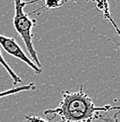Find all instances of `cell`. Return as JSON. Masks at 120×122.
I'll use <instances>...</instances> for the list:
<instances>
[{
  "label": "cell",
  "instance_id": "cell-6",
  "mask_svg": "<svg viewBox=\"0 0 120 122\" xmlns=\"http://www.w3.org/2000/svg\"><path fill=\"white\" fill-rule=\"evenodd\" d=\"M67 3V1H44L43 2V5L42 7H40L39 10H33L32 12L28 13V15L32 14V13H35V12H42L45 10H52V9H55V8H59L62 7L63 5H65Z\"/></svg>",
  "mask_w": 120,
  "mask_h": 122
},
{
  "label": "cell",
  "instance_id": "cell-1",
  "mask_svg": "<svg viewBox=\"0 0 120 122\" xmlns=\"http://www.w3.org/2000/svg\"><path fill=\"white\" fill-rule=\"evenodd\" d=\"M120 106H112L106 104L104 106H96L89 96L83 90L81 86L80 90L76 92H62V100L58 107L49 109L44 112L48 119H53L55 117L60 118V122H93L101 117L102 113L116 111Z\"/></svg>",
  "mask_w": 120,
  "mask_h": 122
},
{
  "label": "cell",
  "instance_id": "cell-5",
  "mask_svg": "<svg viewBox=\"0 0 120 122\" xmlns=\"http://www.w3.org/2000/svg\"><path fill=\"white\" fill-rule=\"evenodd\" d=\"M0 65H1V66L5 69V71L9 73V75H10V78H11V80H12L14 86L18 85V84H20V83H22V79L15 73L14 71L12 70V68H10V65L5 61L4 58H3V56H2V54H1V49H0Z\"/></svg>",
  "mask_w": 120,
  "mask_h": 122
},
{
  "label": "cell",
  "instance_id": "cell-9",
  "mask_svg": "<svg viewBox=\"0 0 120 122\" xmlns=\"http://www.w3.org/2000/svg\"><path fill=\"white\" fill-rule=\"evenodd\" d=\"M0 86H1V85H0Z\"/></svg>",
  "mask_w": 120,
  "mask_h": 122
},
{
  "label": "cell",
  "instance_id": "cell-7",
  "mask_svg": "<svg viewBox=\"0 0 120 122\" xmlns=\"http://www.w3.org/2000/svg\"><path fill=\"white\" fill-rule=\"evenodd\" d=\"M100 120L104 122H120V108L115 112V114L113 116L107 117V116L101 115Z\"/></svg>",
  "mask_w": 120,
  "mask_h": 122
},
{
  "label": "cell",
  "instance_id": "cell-3",
  "mask_svg": "<svg viewBox=\"0 0 120 122\" xmlns=\"http://www.w3.org/2000/svg\"><path fill=\"white\" fill-rule=\"evenodd\" d=\"M0 45L2 46V48L9 55H10L11 56H13L15 58L21 60L22 62L25 63L28 67H30L34 71V72L36 74L42 73V69L38 68V66L25 55V53L23 51V49L21 48V46L17 43V41H15V39L8 38L6 36L0 35Z\"/></svg>",
  "mask_w": 120,
  "mask_h": 122
},
{
  "label": "cell",
  "instance_id": "cell-8",
  "mask_svg": "<svg viewBox=\"0 0 120 122\" xmlns=\"http://www.w3.org/2000/svg\"><path fill=\"white\" fill-rule=\"evenodd\" d=\"M25 118L28 120V122H48L47 120L43 119L42 117H36V116H26Z\"/></svg>",
  "mask_w": 120,
  "mask_h": 122
},
{
  "label": "cell",
  "instance_id": "cell-2",
  "mask_svg": "<svg viewBox=\"0 0 120 122\" xmlns=\"http://www.w3.org/2000/svg\"><path fill=\"white\" fill-rule=\"evenodd\" d=\"M33 3H38V2H23L20 0L14 1V8L15 13L13 17V26L17 33L20 35L22 38L25 48L27 50V53L29 54L31 60L33 61L38 68L41 69V63L39 60V57L37 56V52L33 45V34H32V28L36 25L37 22L34 19H31L28 15V13H25L24 11V8L28 5V4H33Z\"/></svg>",
  "mask_w": 120,
  "mask_h": 122
},
{
  "label": "cell",
  "instance_id": "cell-4",
  "mask_svg": "<svg viewBox=\"0 0 120 122\" xmlns=\"http://www.w3.org/2000/svg\"><path fill=\"white\" fill-rule=\"evenodd\" d=\"M35 89H36V86H35V84L33 82H31L28 85L19 86L17 87H13V88H10V89H8V90L0 92V99L1 98H4V97H7V96H10V95H13V94H16V93H19V92L33 91Z\"/></svg>",
  "mask_w": 120,
  "mask_h": 122
}]
</instances>
